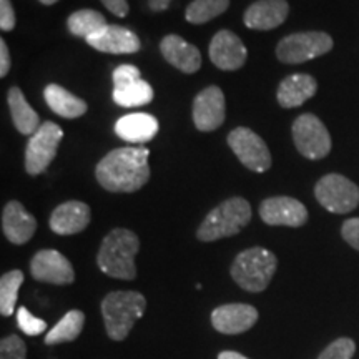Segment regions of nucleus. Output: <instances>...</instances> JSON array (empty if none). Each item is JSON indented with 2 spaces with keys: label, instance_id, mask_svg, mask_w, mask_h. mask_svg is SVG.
I'll use <instances>...</instances> for the list:
<instances>
[{
  "label": "nucleus",
  "instance_id": "nucleus-37",
  "mask_svg": "<svg viewBox=\"0 0 359 359\" xmlns=\"http://www.w3.org/2000/svg\"><path fill=\"white\" fill-rule=\"evenodd\" d=\"M11 70V53L6 40H0V77H6Z\"/></svg>",
  "mask_w": 359,
  "mask_h": 359
},
{
  "label": "nucleus",
  "instance_id": "nucleus-20",
  "mask_svg": "<svg viewBox=\"0 0 359 359\" xmlns=\"http://www.w3.org/2000/svg\"><path fill=\"white\" fill-rule=\"evenodd\" d=\"M90 206L82 201H67L57 206L50 215V230L57 235L67 236L83 231L88 226Z\"/></svg>",
  "mask_w": 359,
  "mask_h": 359
},
{
  "label": "nucleus",
  "instance_id": "nucleus-19",
  "mask_svg": "<svg viewBox=\"0 0 359 359\" xmlns=\"http://www.w3.org/2000/svg\"><path fill=\"white\" fill-rule=\"evenodd\" d=\"M161 55L170 65L183 74H196L201 67V53L195 45L188 43L180 35H167L160 42Z\"/></svg>",
  "mask_w": 359,
  "mask_h": 359
},
{
  "label": "nucleus",
  "instance_id": "nucleus-3",
  "mask_svg": "<svg viewBox=\"0 0 359 359\" xmlns=\"http://www.w3.org/2000/svg\"><path fill=\"white\" fill-rule=\"evenodd\" d=\"M147 299L137 291H114L102 302V314L107 333L111 339L122 341L135 323L145 314Z\"/></svg>",
  "mask_w": 359,
  "mask_h": 359
},
{
  "label": "nucleus",
  "instance_id": "nucleus-16",
  "mask_svg": "<svg viewBox=\"0 0 359 359\" xmlns=\"http://www.w3.org/2000/svg\"><path fill=\"white\" fill-rule=\"evenodd\" d=\"M87 43L98 52L114 53V55H123V53H135L140 50L138 35L120 25H107L100 32L88 37Z\"/></svg>",
  "mask_w": 359,
  "mask_h": 359
},
{
  "label": "nucleus",
  "instance_id": "nucleus-32",
  "mask_svg": "<svg viewBox=\"0 0 359 359\" xmlns=\"http://www.w3.org/2000/svg\"><path fill=\"white\" fill-rule=\"evenodd\" d=\"M25 343L17 334H11L0 343V359H25Z\"/></svg>",
  "mask_w": 359,
  "mask_h": 359
},
{
  "label": "nucleus",
  "instance_id": "nucleus-18",
  "mask_svg": "<svg viewBox=\"0 0 359 359\" xmlns=\"http://www.w3.org/2000/svg\"><path fill=\"white\" fill-rule=\"evenodd\" d=\"M288 13L286 0H258L246 8L243 22L251 30H273L286 20Z\"/></svg>",
  "mask_w": 359,
  "mask_h": 359
},
{
  "label": "nucleus",
  "instance_id": "nucleus-17",
  "mask_svg": "<svg viewBox=\"0 0 359 359\" xmlns=\"http://www.w3.org/2000/svg\"><path fill=\"white\" fill-rule=\"evenodd\" d=\"M37 230V219L24 208L20 201H8L2 212V231L11 243L24 245Z\"/></svg>",
  "mask_w": 359,
  "mask_h": 359
},
{
  "label": "nucleus",
  "instance_id": "nucleus-33",
  "mask_svg": "<svg viewBox=\"0 0 359 359\" xmlns=\"http://www.w3.org/2000/svg\"><path fill=\"white\" fill-rule=\"evenodd\" d=\"M140 70L135 65H120L114 70V85L115 88H125L130 85L137 83L140 77Z\"/></svg>",
  "mask_w": 359,
  "mask_h": 359
},
{
  "label": "nucleus",
  "instance_id": "nucleus-6",
  "mask_svg": "<svg viewBox=\"0 0 359 359\" xmlns=\"http://www.w3.org/2000/svg\"><path fill=\"white\" fill-rule=\"evenodd\" d=\"M314 196L327 212L344 215L359 205V187L343 175L330 173L316 183Z\"/></svg>",
  "mask_w": 359,
  "mask_h": 359
},
{
  "label": "nucleus",
  "instance_id": "nucleus-25",
  "mask_svg": "<svg viewBox=\"0 0 359 359\" xmlns=\"http://www.w3.org/2000/svg\"><path fill=\"white\" fill-rule=\"evenodd\" d=\"M85 325V314L79 309L69 311L45 336V344L69 343L79 338Z\"/></svg>",
  "mask_w": 359,
  "mask_h": 359
},
{
  "label": "nucleus",
  "instance_id": "nucleus-36",
  "mask_svg": "<svg viewBox=\"0 0 359 359\" xmlns=\"http://www.w3.org/2000/svg\"><path fill=\"white\" fill-rule=\"evenodd\" d=\"M102 4L116 17H127L130 12L127 0H102Z\"/></svg>",
  "mask_w": 359,
  "mask_h": 359
},
{
  "label": "nucleus",
  "instance_id": "nucleus-24",
  "mask_svg": "<svg viewBox=\"0 0 359 359\" xmlns=\"http://www.w3.org/2000/svg\"><path fill=\"white\" fill-rule=\"evenodd\" d=\"M8 109H11L12 122L22 135H32L40 128V118L19 87H12L7 93Z\"/></svg>",
  "mask_w": 359,
  "mask_h": 359
},
{
  "label": "nucleus",
  "instance_id": "nucleus-13",
  "mask_svg": "<svg viewBox=\"0 0 359 359\" xmlns=\"http://www.w3.org/2000/svg\"><path fill=\"white\" fill-rule=\"evenodd\" d=\"M34 280L50 285H70L75 281V271L69 259L57 250H40L30 263Z\"/></svg>",
  "mask_w": 359,
  "mask_h": 359
},
{
  "label": "nucleus",
  "instance_id": "nucleus-38",
  "mask_svg": "<svg viewBox=\"0 0 359 359\" xmlns=\"http://www.w3.org/2000/svg\"><path fill=\"white\" fill-rule=\"evenodd\" d=\"M170 4H172V0H148V7H150L154 12L167 11Z\"/></svg>",
  "mask_w": 359,
  "mask_h": 359
},
{
  "label": "nucleus",
  "instance_id": "nucleus-29",
  "mask_svg": "<svg viewBox=\"0 0 359 359\" xmlns=\"http://www.w3.org/2000/svg\"><path fill=\"white\" fill-rule=\"evenodd\" d=\"M22 283H24V273L20 269H13L0 278V313L2 316H12L15 311L17 294H19Z\"/></svg>",
  "mask_w": 359,
  "mask_h": 359
},
{
  "label": "nucleus",
  "instance_id": "nucleus-8",
  "mask_svg": "<svg viewBox=\"0 0 359 359\" xmlns=\"http://www.w3.org/2000/svg\"><path fill=\"white\" fill-rule=\"evenodd\" d=\"M296 150L308 160H321L331 151V137L326 125L313 114H303L293 123Z\"/></svg>",
  "mask_w": 359,
  "mask_h": 359
},
{
  "label": "nucleus",
  "instance_id": "nucleus-26",
  "mask_svg": "<svg viewBox=\"0 0 359 359\" xmlns=\"http://www.w3.org/2000/svg\"><path fill=\"white\" fill-rule=\"evenodd\" d=\"M69 30L75 37H83L87 40L92 35L100 32L102 29H105L107 19L102 15L100 12L92 11V8H82V11L74 12L67 20Z\"/></svg>",
  "mask_w": 359,
  "mask_h": 359
},
{
  "label": "nucleus",
  "instance_id": "nucleus-7",
  "mask_svg": "<svg viewBox=\"0 0 359 359\" xmlns=\"http://www.w3.org/2000/svg\"><path fill=\"white\" fill-rule=\"evenodd\" d=\"M333 48V39L326 32L291 34L278 43L276 57L283 64H303L325 55Z\"/></svg>",
  "mask_w": 359,
  "mask_h": 359
},
{
  "label": "nucleus",
  "instance_id": "nucleus-9",
  "mask_svg": "<svg viewBox=\"0 0 359 359\" xmlns=\"http://www.w3.org/2000/svg\"><path fill=\"white\" fill-rule=\"evenodd\" d=\"M64 132L53 122H45L30 137L25 148V170L27 173L40 175L48 168L52 160L55 158L58 145H60Z\"/></svg>",
  "mask_w": 359,
  "mask_h": 359
},
{
  "label": "nucleus",
  "instance_id": "nucleus-23",
  "mask_svg": "<svg viewBox=\"0 0 359 359\" xmlns=\"http://www.w3.org/2000/svg\"><path fill=\"white\" fill-rule=\"evenodd\" d=\"M43 98L53 114L64 116V118H79L88 110L87 102L75 97L74 93H70L69 90L57 83H50L45 87Z\"/></svg>",
  "mask_w": 359,
  "mask_h": 359
},
{
  "label": "nucleus",
  "instance_id": "nucleus-21",
  "mask_svg": "<svg viewBox=\"0 0 359 359\" xmlns=\"http://www.w3.org/2000/svg\"><path fill=\"white\" fill-rule=\"evenodd\" d=\"M115 133L128 143H143L154 140L158 133V120L150 114H130L116 120Z\"/></svg>",
  "mask_w": 359,
  "mask_h": 359
},
{
  "label": "nucleus",
  "instance_id": "nucleus-1",
  "mask_svg": "<svg viewBox=\"0 0 359 359\" xmlns=\"http://www.w3.org/2000/svg\"><path fill=\"white\" fill-rule=\"evenodd\" d=\"M150 151L145 147L115 148L98 161L95 177L102 188L111 193H133L150 180Z\"/></svg>",
  "mask_w": 359,
  "mask_h": 359
},
{
  "label": "nucleus",
  "instance_id": "nucleus-31",
  "mask_svg": "<svg viewBox=\"0 0 359 359\" xmlns=\"http://www.w3.org/2000/svg\"><path fill=\"white\" fill-rule=\"evenodd\" d=\"M354 351H356V344L353 339L339 338L327 344V348L318 359H351Z\"/></svg>",
  "mask_w": 359,
  "mask_h": 359
},
{
  "label": "nucleus",
  "instance_id": "nucleus-39",
  "mask_svg": "<svg viewBox=\"0 0 359 359\" xmlns=\"http://www.w3.org/2000/svg\"><path fill=\"white\" fill-rule=\"evenodd\" d=\"M218 359H248V358L236 351H223L218 354Z\"/></svg>",
  "mask_w": 359,
  "mask_h": 359
},
{
  "label": "nucleus",
  "instance_id": "nucleus-22",
  "mask_svg": "<svg viewBox=\"0 0 359 359\" xmlns=\"http://www.w3.org/2000/svg\"><path fill=\"white\" fill-rule=\"evenodd\" d=\"M318 83L311 75L293 74L280 83L276 98L283 109H296V107H302L304 102L314 97Z\"/></svg>",
  "mask_w": 359,
  "mask_h": 359
},
{
  "label": "nucleus",
  "instance_id": "nucleus-10",
  "mask_svg": "<svg viewBox=\"0 0 359 359\" xmlns=\"http://www.w3.org/2000/svg\"><path fill=\"white\" fill-rule=\"evenodd\" d=\"M228 145L238 160L251 172L264 173L271 167V154L269 148L258 133L251 128L238 127L228 135Z\"/></svg>",
  "mask_w": 359,
  "mask_h": 359
},
{
  "label": "nucleus",
  "instance_id": "nucleus-34",
  "mask_svg": "<svg viewBox=\"0 0 359 359\" xmlns=\"http://www.w3.org/2000/svg\"><path fill=\"white\" fill-rule=\"evenodd\" d=\"M0 29L11 32L15 29V11L11 0H0Z\"/></svg>",
  "mask_w": 359,
  "mask_h": 359
},
{
  "label": "nucleus",
  "instance_id": "nucleus-12",
  "mask_svg": "<svg viewBox=\"0 0 359 359\" xmlns=\"http://www.w3.org/2000/svg\"><path fill=\"white\" fill-rule=\"evenodd\" d=\"M226 105L222 88L210 85L201 90L193 102V123L200 132H213L224 122Z\"/></svg>",
  "mask_w": 359,
  "mask_h": 359
},
{
  "label": "nucleus",
  "instance_id": "nucleus-14",
  "mask_svg": "<svg viewBox=\"0 0 359 359\" xmlns=\"http://www.w3.org/2000/svg\"><path fill=\"white\" fill-rule=\"evenodd\" d=\"M248 50L236 34L230 30H219L210 42V58L218 69L238 70L245 65Z\"/></svg>",
  "mask_w": 359,
  "mask_h": 359
},
{
  "label": "nucleus",
  "instance_id": "nucleus-5",
  "mask_svg": "<svg viewBox=\"0 0 359 359\" xmlns=\"http://www.w3.org/2000/svg\"><path fill=\"white\" fill-rule=\"evenodd\" d=\"M278 259L266 248H255L241 251L231 264V276L240 288L250 293H259L268 288L276 273Z\"/></svg>",
  "mask_w": 359,
  "mask_h": 359
},
{
  "label": "nucleus",
  "instance_id": "nucleus-4",
  "mask_svg": "<svg viewBox=\"0 0 359 359\" xmlns=\"http://www.w3.org/2000/svg\"><path fill=\"white\" fill-rule=\"evenodd\" d=\"M251 219V206L241 196L224 200L217 208L206 215L201 222L196 238L205 243L222 240V238L238 235Z\"/></svg>",
  "mask_w": 359,
  "mask_h": 359
},
{
  "label": "nucleus",
  "instance_id": "nucleus-40",
  "mask_svg": "<svg viewBox=\"0 0 359 359\" xmlns=\"http://www.w3.org/2000/svg\"><path fill=\"white\" fill-rule=\"evenodd\" d=\"M40 4H43V6H53V4H57L58 0H39Z\"/></svg>",
  "mask_w": 359,
  "mask_h": 359
},
{
  "label": "nucleus",
  "instance_id": "nucleus-2",
  "mask_svg": "<svg viewBox=\"0 0 359 359\" xmlns=\"http://www.w3.org/2000/svg\"><path fill=\"white\" fill-rule=\"evenodd\" d=\"M140 250V240L133 231L115 228L103 238L97 255L98 268L110 278L133 280L137 276L135 257Z\"/></svg>",
  "mask_w": 359,
  "mask_h": 359
},
{
  "label": "nucleus",
  "instance_id": "nucleus-27",
  "mask_svg": "<svg viewBox=\"0 0 359 359\" xmlns=\"http://www.w3.org/2000/svg\"><path fill=\"white\" fill-rule=\"evenodd\" d=\"M114 102L116 105L125 107V109H133V107L148 105L154 100L155 92L151 85L145 80H138L137 83L130 85L125 88H114Z\"/></svg>",
  "mask_w": 359,
  "mask_h": 359
},
{
  "label": "nucleus",
  "instance_id": "nucleus-11",
  "mask_svg": "<svg viewBox=\"0 0 359 359\" xmlns=\"http://www.w3.org/2000/svg\"><path fill=\"white\" fill-rule=\"evenodd\" d=\"M259 217L269 226H303L308 222V210L291 196H273L259 205Z\"/></svg>",
  "mask_w": 359,
  "mask_h": 359
},
{
  "label": "nucleus",
  "instance_id": "nucleus-28",
  "mask_svg": "<svg viewBox=\"0 0 359 359\" xmlns=\"http://www.w3.org/2000/svg\"><path fill=\"white\" fill-rule=\"evenodd\" d=\"M230 7V0H193L185 11V19L190 24H206L222 15Z\"/></svg>",
  "mask_w": 359,
  "mask_h": 359
},
{
  "label": "nucleus",
  "instance_id": "nucleus-15",
  "mask_svg": "<svg viewBox=\"0 0 359 359\" xmlns=\"http://www.w3.org/2000/svg\"><path fill=\"white\" fill-rule=\"evenodd\" d=\"M258 321V311L251 304L231 303L213 309L212 325L223 334H240Z\"/></svg>",
  "mask_w": 359,
  "mask_h": 359
},
{
  "label": "nucleus",
  "instance_id": "nucleus-30",
  "mask_svg": "<svg viewBox=\"0 0 359 359\" xmlns=\"http://www.w3.org/2000/svg\"><path fill=\"white\" fill-rule=\"evenodd\" d=\"M17 325L27 336H39L47 330V323L34 316L25 306H20L17 311Z\"/></svg>",
  "mask_w": 359,
  "mask_h": 359
},
{
  "label": "nucleus",
  "instance_id": "nucleus-35",
  "mask_svg": "<svg viewBox=\"0 0 359 359\" xmlns=\"http://www.w3.org/2000/svg\"><path fill=\"white\" fill-rule=\"evenodd\" d=\"M341 235L354 250L359 251V218L346 219L341 228Z\"/></svg>",
  "mask_w": 359,
  "mask_h": 359
}]
</instances>
